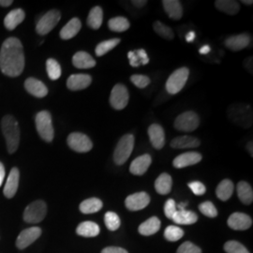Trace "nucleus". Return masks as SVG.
Listing matches in <instances>:
<instances>
[{"instance_id":"1","label":"nucleus","mask_w":253,"mask_h":253,"mask_svg":"<svg viewBox=\"0 0 253 253\" xmlns=\"http://www.w3.org/2000/svg\"><path fill=\"white\" fill-rule=\"evenodd\" d=\"M25 68L23 45L17 38L7 39L0 50V70L9 77H17Z\"/></svg>"},{"instance_id":"2","label":"nucleus","mask_w":253,"mask_h":253,"mask_svg":"<svg viewBox=\"0 0 253 253\" xmlns=\"http://www.w3.org/2000/svg\"><path fill=\"white\" fill-rule=\"evenodd\" d=\"M2 131L9 153H14L20 144V127L16 119L11 116H5L2 119Z\"/></svg>"},{"instance_id":"3","label":"nucleus","mask_w":253,"mask_h":253,"mask_svg":"<svg viewBox=\"0 0 253 253\" xmlns=\"http://www.w3.org/2000/svg\"><path fill=\"white\" fill-rule=\"evenodd\" d=\"M38 133L47 143H50L54 139V126L52 122L51 114L47 111H42L38 113L35 119Z\"/></svg>"},{"instance_id":"4","label":"nucleus","mask_w":253,"mask_h":253,"mask_svg":"<svg viewBox=\"0 0 253 253\" xmlns=\"http://www.w3.org/2000/svg\"><path fill=\"white\" fill-rule=\"evenodd\" d=\"M134 136L132 134H126L119 140L114 152V161L116 164L122 165L128 160L134 147Z\"/></svg>"},{"instance_id":"5","label":"nucleus","mask_w":253,"mask_h":253,"mask_svg":"<svg viewBox=\"0 0 253 253\" xmlns=\"http://www.w3.org/2000/svg\"><path fill=\"white\" fill-rule=\"evenodd\" d=\"M47 213L45 202L38 200L27 206L24 212V220L27 223H39L44 219Z\"/></svg>"},{"instance_id":"6","label":"nucleus","mask_w":253,"mask_h":253,"mask_svg":"<svg viewBox=\"0 0 253 253\" xmlns=\"http://www.w3.org/2000/svg\"><path fill=\"white\" fill-rule=\"evenodd\" d=\"M190 75L188 68H180L171 74L166 82V90L169 94H177L185 86Z\"/></svg>"},{"instance_id":"7","label":"nucleus","mask_w":253,"mask_h":253,"mask_svg":"<svg viewBox=\"0 0 253 253\" xmlns=\"http://www.w3.org/2000/svg\"><path fill=\"white\" fill-rule=\"evenodd\" d=\"M173 125L179 131L190 132L197 129L200 125V118L198 115L192 111L185 112L176 118Z\"/></svg>"},{"instance_id":"8","label":"nucleus","mask_w":253,"mask_h":253,"mask_svg":"<svg viewBox=\"0 0 253 253\" xmlns=\"http://www.w3.org/2000/svg\"><path fill=\"white\" fill-rule=\"evenodd\" d=\"M60 18H61L60 11L56 9L49 10L37 23V33L40 35H47L58 24Z\"/></svg>"},{"instance_id":"9","label":"nucleus","mask_w":253,"mask_h":253,"mask_svg":"<svg viewBox=\"0 0 253 253\" xmlns=\"http://www.w3.org/2000/svg\"><path fill=\"white\" fill-rule=\"evenodd\" d=\"M67 142L69 146L78 153L88 152L93 147V144L89 137L81 132L71 133L67 139Z\"/></svg>"},{"instance_id":"10","label":"nucleus","mask_w":253,"mask_h":253,"mask_svg":"<svg viewBox=\"0 0 253 253\" xmlns=\"http://www.w3.org/2000/svg\"><path fill=\"white\" fill-rule=\"evenodd\" d=\"M129 99L128 91L123 84H116L111 92L110 103L115 110H122L127 105Z\"/></svg>"},{"instance_id":"11","label":"nucleus","mask_w":253,"mask_h":253,"mask_svg":"<svg viewBox=\"0 0 253 253\" xmlns=\"http://www.w3.org/2000/svg\"><path fill=\"white\" fill-rule=\"evenodd\" d=\"M42 235V229L40 227H31L21 232L16 240V247L19 250H24L28 246L34 243Z\"/></svg>"},{"instance_id":"12","label":"nucleus","mask_w":253,"mask_h":253,"mask_svg":"<svg viewBox=\"0 0 253 253\" xmlns=\"http://www.w3.org/2000/svg\"><path fill=\"white\" fill-rule=\"evenodd\" d=\"M150 203V196L146 192H137L126 197V208L130 211H138L146 208Z\"/></svg>"},{"instance_id":"13","label":"nucleus","mask_w":253,"mask_h":253,"mask_svg":"<svg viewBox=\"0 0 253 253\" xmlns=\"http://www.w3.org/2000/svg\"><path fill=\"white\" fill-rule=\"evenodd\" d=\"M228 225L235 231H245L253 225V219L244 213H233L228 218Z\"/></svg>"},{"instance_id":"14","label":"nucleus","mask_w":253,"mask_h":253,"mask_svg":"<svg viewBox=\"0 0 253 253\" xmlns=\"http://www.w3.org/2000/svg\"><path fill=\"white\" fill-rule=\"evenodd\" d=\"M92 78L88 74H73L67 81V86L70 90H83L90 85Z\"/></svg>"},{"instance_id":"15","label":"nucleus","mask_w":253,"mask_h":253,"mask_svg":"<svg viewBox=\"0 0 253 253\" xmlns=\"http://www.w3.org/2000/svg\"><path fill=\"white\" fill-rule=\"evenodd\" d=\"M202 161V155L198 152H186L177 156L173 162L172 165L176 169H182L188 166L197 164Z\"/></svg>"},{"instance_id":"16","label":"nucleus","mask_w":253,"mask_h":253,"mask_svg":"<svg viewBox=\"0 0 253 253\" xmlns=\"http://www.w3.org/2000/svg\"><path fill=\"white\" fill-rule=\"evenodd\" d=\"M26 90L37 98H44L48 94V88L45 84L35 78H28L25 82Z\"/></svg>"},{"instance_id":"17","label":"nucleus","mask_w":253,"mask_h":253,"mask_svg":"<svg viewBox=\"0 0 253 253\" xmlns=\"http://www.w3.org/2000/svg\"><path fill=\"white\" fill-rule=\"evenodd\" d=\"M152 163V159L150 157V155L145 154L142 155L138 158H136L135 160L130 164L129 167V171L134 174V175H143L145 174L147 169L149 168V166L151 165Z\"/></svg>"},{"instance_id":"18","label":"nucleus","mask_w":253,"mask_h":253,"mask_svg":"<svg viewBox=\"0 0 253 253\" xmlns=\"http://www.w3.org/2000/svg\"><path fill=\"white\" fill-rule=\"evenodd\" d=\"M19 178H20V172L18 169L12 168L9 172L5 188H4V195L8 199L13 198L14 195L16 194L18 190Z\"/></svg>"},{"instance_id":"19","label":"nucleus","mask_w":253,"mask_h":253,"mask_svg":"<svg viewBox=\"0 0 253 253\" xmlns=\"http://www.w3.org/2000/svg\"><path fill=\"white\" fill-rule=\"evenodd\" d=\"M250 42H251V37L248 34H240V35L228 38L224 44L231 51L238 52L250 45Z\"/></svg>"},{"instance_id":"20","label":"nucleus","mask_w":253,"mask_h":253,"mask_svg":"<svg viewBox=\"0 0 253 253\" xmlns=\"http://www.w3.org/2000/svg\"><path fill=\"white\" fill-rule=\"evenodd\" d=\"M148 135L150 142L156 149H162L165 145V133L163 126L159 124H152L148 127Z\"/></svg>"},{"instance_id":"21","label":"nucleus","mask_w":253,"mask_h":253,"mask_svg":"<svg viewBox=\"0 0 253 253\" xmlns=\"http://www.w3.org/2000/svg\"><path fill=\"white\" fill-rule=\"evenodd\" d=\"M73 64L77 69H92L96 66V61L88 53L80 51L73 55Z\"/></svg>"},{"instance_id":"22","label":"nucleus","mask_w":253,"mask_h":253,"mask_svg":"<svg viewBox=\"0 0 253 253\" xmlns=\"http://www.w3.org/2000/svg\"><path fill=\"white\" fill-rule=\"evenodd\" d=\"M26 14L22 9H16L9 11L4 19V25L8 30H13L25 20Z\"/></svg>"},{"instance_id":"23","label":"nucleus","mask_w":253,"mask_h":253,"mask_svg":"<svg viewBox=\"0 0 253 253\" xmlns=\"http://www.w3.org/2000/svg\"><path fill=\"white\" fill-rule=\"evenodd\" d=\"M200 145L198 138L192 136H180L176 137L171 142V147L174 149H185V148H195Z\"/></svg>"},{"instance_id":"24","label":"nucleus","mask_w":253,"mask_h":253,"mask_svg":"<svg viewBox=\"0 0 253 253\" xmlns=\"http://www.w3.org/2000/svg\"><path fill=\"white\" fill-rule=\"evenodd\" d=\"M163 7L165 12L172 20H179L183 16V9L180 1L178 0H163Z\"/></svg>"},{"instance_id":"25","label":"nucleus","mask_w":253,"mask_h":253,"mask_svg":"<svg viewBox=\"0 0 253 253\" xmlns=\"http://www.w3.org/2000/svg\"><path fill=\"white\" fill-rule=\"evenodd\" d=\"M82 27L81 21L78 18H73L60 31V38L62 40H71L76 36Z\"/></svg>"},{"instance_id":"26","label":"nucleus","mask_w":253,"mask_h":253,"mask_svg":"<svg viewBox=\"0 0 253 253\" xmlns=\"http://www.w3.org/2000/svg\"><path fill=\"white\" fill-rule=\"evenodd\" d=\"M172 220L181 225H190L198 220V216L192 211L177 210L172 217Z\"/></svg>"},{"instance_id":"27","label":"nucleus","mask_w":253,"mask_h":253,"mask_svg":"<svg viewBox=\"0 0 253 253\" xmlns=\"http://www.w3.org/2000/svg\"><path fill=\"white\" fill-rule=\"evenodd\" d=\"M76 233L83 237H95L100 235V226L93 221H84L77 227Z\"/></svg>"},{"instance_id":"28","label":"nucleus","mask_w":253,"mask_h":253,"mask_svg":"<svg viewBox=\"0 0 253 253\" xmlns=\"http://www.w3.org/2000/svg\"><path fill=\"white\" fill-rule=\"evenodd\" d=\"M172 177L168 173H162L155 182V189L159 194L166 195L172 190Z\"/></svg>"},{"instance_id":"29","label":"nucleus","mask_w":253,"mask_h":253,"mask_svg":"<svg viewBox=\"0 0 253 253\" xmlns=\"http://www.w3.org/2000/svg\"><path fill=\"white\" fill-rule=\"evenodd\" d=\"M161 228V220L157 217H152L145 220L139 226V233L145 236L156 234Z\"/></svg>"},{"instance_id":"30","label":"nucleus","mask_w":253,"mask_h":253,"mask_svg":"<svg viewBox=\"0 0 253 253\" xmlns=\"http://www.w3.org/2000/svg\"><path fill=\"white\" fill-rule=\"evenodd\" d=\"M237 195L239 200L245 205H251L253 201V190L252 186L241 181L237 184Z\"/></svg>"},{"instance_id":"31","label":"nucleus","mask_w":253,"mask_h":253,"mask_svg":"<svg viewBox=\"0 0 253 253\" xmlns=\"http://www.w3.org/2000/svg\"><path fill=\"white\" fill-rule=\"evenodd\" d=\"M233 192H234V184L229 179L221 181L218 184L216 190L217 198L223 202L230 199L233 195Z\"/></svg>"},{"instance_id":"32","label":"nucleus","mask_w":253,"mask_h":253,"mask_svg":"<svg viewBox=\"0 0 253 253\" xmlns=\"http://www.w3.org/2000/svg\"><path fill=\"white\" fill-rule=\"evenodd\" d=\"M215 5L217 9L229 15L237 14L240 9L239 3L234 0H217L215 2Z\"/></svg>"},{"instance_id":"33","label":"nucleus","mask_w":253,"mask_h":253,"mask_svg":"<svg viewBox=\"0 0 253 253\" xmlns=\"http://www.w3.org/2000/svg\"><path fill=\"white\" fill-rule=\"evenodd\" d=\"M102 202L98 198L84 200L80 205V211L83 214H93L99 212L102 208Z\"/></svg>"},{"instance_id":"34","label":"nucleus","mask_w":253,"mask_h":253,"mask_svg":"<svg viewBox=\"0 0 253 253\" xmlns=\"http://www.w3.org/2000/svg\"><path fill=\"white\" fill-rule=\"evenodd\" d=\"M102 19H103V11L102 9L97 6L91 9L88 17H87V26L92 29H99L102 25Z\"/></svg>"},{"instance_id":"35","label":"nucleus","mask_w":253,"mask_h":253,"mask_svg":"<svg viewBox=\"0 0 253 253\" xmlns=\"http://www.w3.org/2000/svg\"><path fill=\"white\" fill-rule=\"evenodd\" d=\"M108 26L109 28L114 32H124L130 27L128 20L125 17H115L110 19Z\"/></svg>"},{"instance_id":"36","label":"nucleus","mask_w":253,"mask_h":253,"mask_svg":"<svg viewBox=\"0 0 253 253\" xmlns=\"http://www.w3.org/2000/svg\"><path fill=\"white\" fill-rule=\"evenodd\" d=\"M46 70L49 78L53 81L59 79L62 73L60 65L54 58H49L46 61Z\"/></svg>"},{"instance_id":"37","label":"nucleus","mask_w":253,"mask_h":253,"mask_svg":"<svg viewBox=\"0 0 253 253\" xmlns=\"http://www.w3.org/2000/svg\"><path fill=\"white\" fill-rule=\"evenodd\" d=\"M119 42H120V39H112L108 41H104L97 45L95 53L98 56H102L107 54L111 50H113Z\"/></svg>"},{"instance_id":"38","label":"nucleus","mask_w":253,"mask_h":253,"mask_svg":"<svg viewBox=\"0 0 253 253\" xmlns=\"http://www.w3.org/2000/svg\"><path fill=\"white\" fill-rule=\"evenodd\" d=\"M154 30L155 32L159 35V36L162 37L165 40H168V41H171L173 39V32H172V29L169 27H167L166 25L163 24L162 22L160 21H157L154 23Z\"/></svg>"},{"instance_id":"39","label":"nucleus","mask_w":253,"mask_h":253,"mask_svg":"<svg viewBox=\"0 0 253 253\" xmlns=\"http://www.w3.org/2000/svg\"><path fill=\"white\" fill-rule=\"evenodd\" d=\"M184 235V231L177 226H168L165 229L164 232V237L166 240L171 241V242H175L181 239Z\"/></svg>"},{"instance_id":"40","label":"nucleus","mask_w":253,"mask_h":253,"mask_svg":"<svg viewBox=\"0 0 253 253\" xmlns=\"http://www.w3.org/2000/svg\"><path fill=\"white\" fill-rule=\"evenodd\" d=\"M104 222L110 231H117L121 224L120 218L115 212H107L104 217Z\"/></svg>"},{"instance_id":"41","label":"nucleus","mask_w":253,"mask_h":253,"mask_svg":"<svg viewBox=\"0 0 253 253\" xmlns=\"http://www.w3.org/2000/svg\"><path fill=\"white\" fill-rule=\"evenodd\" d=\"M224 250L227 253H250L243 245L237 241H228L224 245Z\"/></svg>"},{"instance_id":"42","label":"nucleus","mask_w":253,"mask_h":253,"mask_svg":"<svg viewBox=\"0 0 253 253\" xmlns=\"http://www.w3.org/2000/svg\"><path fill=\"white\" fill-rule=\"evenodd\" d=\"M200 211L208 217H216L217 216V208L211 202H205L201 204L199 207Z\"/></svg>"},{"instance_id":"43","label":"nucleus","mask_w":253,"mask_h":253,"mask_svg":"<svg viewBox=\"0 0 253 253\" xmlns=\"http://www.w3.org/2000/svg\"><path fill=\"white\" fill-rule=\"evenodd\" d=\"M130 81L138 88H145L150 84L149 77H147L145 75H141V74H134V75H132L130 77Z\"/></svg>"},{"instance_id":"44","label":"nucleus","mask_w":253,"mask_h":253,"mask_svg":"<svg viewBox=\"0 0 253 253\" xmlns=\"http://www.w3.org/2000/svg\"><path fill=\"white\" fill-rule=\"evenodd\" d=\"M177 253H202L199 247L191 242H185L177 250Z\"/></svg>"},{"instance_id":"45","label":"nucleus","mask_w":253,"mask_h":253,"mask_svg":"<svg viewBox=\"0 0 253 253\" xmlns=\"http://www.w3.org/2000/svg\"><path fill=\"white\" fill-rule=\"evenodd\" d=\"M176 211H177V208H176V204H175L174 200H167L165 203V206H164L165 216L170 219H172V217Z\"/></svg>"},{"instance_id":"46","label":"nucleus","mask_w":253,"mask_h":253,"mask_svg":"<svg viewBox=\"0 0 253 253\" xmlns=\"http://www.w3.org/2000/svg\"><path fill=\"white\" fill-rule=\"evenodd\" d=\"M189 188L190 190H192V192L195 194V195H204L207 191V188L206 186L201 183L199 181H193V182H190L188 184Z\"/></svg>"},{"instance_id":"47","label":"nucleus","mask_w":253,"mask_h":253,"mask_svg":"<svg viewBox=\"0 0 253 253\" xmlns=\"http://www.w3.org/2000/svg\"><path fill=\"white\" fill-rule=\"evenodd\" d=\"M101 253H127L126 250L122 249V248H118V247H108L105 248Z\"/></svg>"},{"instance_id":"48","label":"nucleus","mask_w":253,"mask_h":253,"mask_svg":"<svg viewBox=\"0 0 253 253\" xmlns=\"http://www.w3.org/2000/svg\"><path fill=\"white\" fill-rule=\"evenodd\" d=\"M134 53H135L136 55H137V57L139 58V61H141V60H144V59L148 58L147 54H146V52H145L144 49H139V50H135V51H134Z\"/></svg>"},{"instance_id":"49","label":"nucleus","mask_w":253,"mask_h":253,"mask_svg":"<svg viewBox=\"0 0 253 253\" xmlns=\"http://www.w3.org/2000/svg\"><path fill=\"white\" fill-rule=\"evenodd\" d=\"M133 53H134V51H133ZM128 60H129V64H130L132 67H134V68H137V67H139V66H140L139 58L137 57V55H136L135 53H134L133 55L131 56V58H130V59H128Z\"/></svg>"},{"instance_id":"50","label":"nucleus","mask_w":253,"mask_h":253,"mask_svg":"<svg viewBox=\"0 0 253 253\" xmlns=\"http://www.w3.org/2000/svg\"><path fill=\"white\" fill-rule=\"evenodd\" d=\"M4 178H5V167H4L3 163H0V187L3 184Z\"/></svg>"},{"instance_id":"51","label":"nucleus","mask_w":253,"mask_h":253,"mask_svg":"<svg viewBox=\"0 0 253 253\" xmlns=\"http://www.w3.org/2000/svg\"><path fill=\"white\" fill-rule=\"evenodd\" d=\"M131 3L137 8H142L147 3V1H145V0H133V1H131Z\"/></svg>"},{"instance_id":"52","label":"nucleus","mask_w":253,"mask_h":253,"mask_svg":"<svg viewBox=\"0 0 253 253\" xmlns=\"http://www.w3.org/2000/svg\"><path fill=\"white\" fill-rule=\"evenodd\" d=\"M195 33L193 32V31H190L189 32L188 34H187V36H186V41L188 42H192L194 40H195Z\"/></svg>"},{"instance_id":"53","label":"nucleus","mask_w":253,"mask_h":253,"mask_svg":"<svg viewBox=\"0 0 253 253\" xmlns=\"http://www.w3.org/2000/svg\"><path fill=\"white\" fill-rule=\"evenodd\" d=\"M12 3H13L12 0H0L1 7H9Z\"/></svg>"},{"instance_id":"54","label":"nucleus","mask_w":253,"mask_h":253,"mask_svg":"<svg viewBox=\"0 0 253 253\" xmlns=\"http://www.w3.org/2000/svg\"><path fill=\"white\" fill-rule=\"evenodd\" d=\"M210 46L205 45L203 46L201 49L199 50L200 54H207L210 52Z\"/></svg>"},{"instance_id":"55","label":"nucleus","mask_w":253,"mask_h":253,"mask_svg":"<svg viewBox=\"0 0 253 253\" xmlns=\"http://www.w3.org/2000/svg\"><path fill=\"white\" fill-rule=\"evenodd\" d=\"M187 205V203H180L178 206H176V208H178V210H186Z\"/></svg>"},{"instance_id":"56","label":"nucleus","mask_w":253,"mask_h":253,"mask_svg":"<svg viewBox=\"0 0 253 253\" xmlns=\"http://www.w3.org/2000/svg\"><path fill=\"white\" fill-rule=\"evenodd\" d=\"M247 148H248V150H249V152L251 154V156L253 157V142H250L249 144H248V146H247Z\"/></svg>"},{"instance_id":"57","label":"nucleus","mask_w":253,"mask_h":253,"mask_svg":"<svg viewBox=\"0 0 253 253\" xmlns=\"http://www.w3.org/2000/svg\"><path fill=\"white\" fill-rule=\"evenodd\" d=\"M148 62H149V58H146V59H144V60H141V61H140V64H142V65H146Z\"/></svg>"},{"instance_id":"58","label":"nucleus","mask_w":253,"mask_h":253,"mask_svg":"<svg viewBox=\"0 0 253 253\" xmlns=\"http://www.w3.org/2000/svg\"><path fill=\"white\" fill-rule=\"evenodd\" d=\"M242 3H244V4H246V5H253V1H246V0H243L242 1Z\"/></svg>"}]
</instances>
